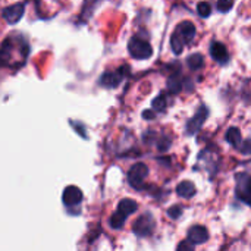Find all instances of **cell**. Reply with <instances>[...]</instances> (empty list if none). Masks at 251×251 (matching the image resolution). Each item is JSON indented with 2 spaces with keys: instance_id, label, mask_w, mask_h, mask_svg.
<instances>
[{
  "instance_id": "cell-1",
  "label": "cell",
  "mask_w": 251,
  "mask_h": 251,
  "mask_svg": "<svg viewBox=\"0 0 251 251\" xmlns=\"http://www.w3.org/2000/svg\"><path fill=\"white\" fill-rule=\"evenodd\" d=\"M196 37V26L190 21H182L176 25L172 37H171V47L175 54H181L185 44H190Z\"/></svg>"
},
{
  "instance_id": "cell-2",
  "label": "cell",
  "mask_w": 251,
  "mask_h": 251,
  "mask_svg": "<svg viewBox=\"0 0 251 251\" xmlns=\"http://www.w3.org/2000/svg\"><path fill=\"white\" fill-rule=\"evenodd\" d=\"M128 50L134 59H140V60H146V59L151 57V54H153V47L150 46V43L140 37H132L129 40Z\"/></svg>"
},
{
  "instance_id": "cell-3",
  "label": "cell",
  "mask_w": 251,
  "mask_h": 251,
  "mask_svg": "<svg viewBox=\"0 0 251 251\" xmlns=\"http://www.w3.org/2000/svg\"><path fill=\"white\" fill-rule=\"evenodd\" d=\"M149 175V168L147 165L138 162L135 165L131 166L129 172H128V182L132 188L135 190H143L144 187V179L147 178Z\"/></svg>"
},
{
  "instance_id": "cell-4",
  "label": "cell",
  "mask_w": 251,
  "mask_h": 251,
  "mask_svg": "<svg viewBox=\"0 0 251 251\" xmlns=\"http://www.w3.org/2000/svg\"><path fill=\"white\" fill-rule=\"evenodd\" d=\"M132 231L138 237H149V235H151L153 231H154V218L149 212L144 213V215H141L134 222Z\"/></svg>"
},
{
  "instance_id": "cell-5",
  "label": "cell",
  "mask_w": 251,
  "mask_h": 251,
  "mask_svg": "<svg viewBox=\"0 0 251 251\" xmlns=\"http://www.w3.org/2000/svg\"><path fill=\"white\" fill-rule=\"evenodd\" d=\"M237 197L251 207V176L246 174L237 175Z\"/></svg>"
},
{
  "instance_id": "cell-6",
  "label": "cell",
  "mask_w": 251,
  "mask_h": 251,
  "mask_svg": "<svg viewBox=\"0 0 251 251\" xmlns=\"http://www.w3.org/2000/svg\"><path fill=\"white\" fill-rule=\"evenodd\" d=\"M128 74V66H122L118 71H112V72H104L100 76V85L106 87V88H115L121 84V81L124 79V76Z\"/></svg>"
},
{
  "instance_id": "cell-7",
  "label": "cell",
  "mask_w": 251,
  "mask_h": 251,
  "mask_svg": "<svg viewBox=\"0 0 251 251\" xmlns=\"http://www.w3.org/2000/svg\"><path fill=\"white\" fill-rule=\"evenodd\" d=\"M207 116H209V109H207L206 106H201V107L196 112V115L188 121V124H187V134H188V135L197 134V132L200 131V128L203 126V124L206 122Z\"/></svg>"
},
{
  "instance_id": "cell-8",
  "label": "cell",
  "mask_w": 251,
  "mask_h": 251,
  "mask_svg": "<svg viewBox=\"0 0 251 251\" xmlns=\"http://www.w3.org/2000/svg\"><path fill=\"white\" fill-rule=\"evenodd\" d=\"M24 10H25V3H22V1L21 3L10 4V6H7V7L3 9V18L9 24H16L24 16Z\"/></svg>"
},
{
  "instance_id": "cell-9",
  "label": "cell",
  "mask_w": 251,
  "mask_h": 251,
  "mask_svg": "<svg viewBox=\"0 0 251 251\" xmlns=\"http://www.w3.org/2000/svg\"><path fill=\"white\" fill-rule=\"evenodd\" d=\"M82 197H84L82 196V191L78 187H75V185L66 187L65 191H63V196H62L63 203L66 206H78L82 201Z\"/></svg>"
},
{
  "instance_id": "cell-10",
  "label": "cell",
  "mask_w": 251,
  "mask_h": 251,
  "mask_svg": "<svg viewBox=\"0 0 251 251\" xmlns=\"http://www.w3.org/2000/svg\"><path fill=\"white\" fill-rule=\"evenodd\" d=\"M210 56L218 62V63H226L229 60V53L228 49L224 43L221 41H213L210 44Z\"/></svg>"
},
{
  "instance_id": "cell-11",
  "label": "cell",
  "mask_w": 251,
  "mask_h": 251,
  "mask_svg": "<svg viewBox=\"0 0 251 251\" xmlns=\"http://www.w3.org/2000/svg\"><path fill=\"white\" fill-rule=\"evenodd\" d=\"M188 240L191 244H203L209 240V231L204 226L196 225L188 231Z\"/></svg>"
},
{
  "instance_id": "cell-12",
  "label": "cell",
  "mask_w": 251,
  "mask_h": 251,
  "mask_svg": "<svg viewBox=\"0 0 251 251\" xmlns=\"http://www.w3.org/2000/svg\"><path fill=\"white\" fill-rule=\"evenodd\" d=\"M196 185L191 181H182L176 187V194L182 199H191L196 196Z\"/></svg>"
},
{
  "instance_id": "cell-13",
  "label": "cell",
  "mask_w": 251,
  "mask_h": 251,
  "mask_svg": "<svg viewBox=\"0 0 251 251\" xmlns=\"http://www.w3.org/2000/svg\"><path fill=\"white\" fill-rule=\"evenodd\" d=\"M137 209H138V204L134 200H131V199H122L119 201V204H118V212L122 213L125 218H128L129 215L135 213Z\"/></svg>"
},
{
  "instance_id": "cell-14",
  "label": "cell",
  "mask_w": 251,
  "mask_h": 251,
  "mask_svg": "<svg viewBox=\"0 0 251 251\" xmlns=\"http://www.w3.org/2000/svg\"><path fill=\"white\" fill-rule=\"evenodd\" d=\"M182 90V78L179 74H174L168 78V91L171 94H178Z\"/></svg>"
},
{
  "instance_id": "cell-15",
  "label": "cell",
  "mask_w": 251,
  "mask_h": 251,
  "mask_svg": "<svg viewBox=\"0 0 251 251\" xmlns=\"http://www.w3.org/2000/svg\"><path fill=\"white\" fill-rule=\"evenodd\" d=\"M225 138H226V141L232 146V147H240L241 146V143H243V140H241V131L238 129V128H235V126H232V128H229L228 131H226V135H225Z\"/></svg>"
},
{
  "instance_id": "cell-16",
  "label": "cell",
  "mask_w": 251,
  "mask_h": 251,
  "mask_svg": "<svg viewBox=\"0 0 251 251\" xmlns=\"http://www.w3.org/2000/svg\"><path fill=\"white\" fill-rule=\"evenodd\" d=\"M187 63H188L190 69H193V71H199V69H201V68H203V65H204V57H203L200 53H193L191 56H188Z\"/></svg>"
},
{
  "instance_id": "cell-17",
  "label": "cell",
  "mask_w": 251,
  "mask_h": 251,
  "mask_svg": "<svg viewBox=\"0 0 251 251\" xmlns=\"http://www.w3.org/2000/svg\"><path fill=\"white\" fill-rule=\"evenodd\" d=\"M125 221H126V218H125L122 213H119V212L116 210V212L110 216V219H109V225H110L113 229H119V228H122V226H124Z\"/></svg>"
},
{
  "instance_id": "cell-18",
  "label": "cell",
  "mask_w": 251,
  "mask_h": 251,
  "mask_svg": "<svg viewBox=\"0 0 251 251\" xmlns=\"http://www.w3.org/2000/svg\"><path fill=\"white\" fill-rule=\"evenodd\" d=\"M151 109L156 110V112H165L166 110V97H165V94H160L153 100Z\"/></svg>"
},
{
  "instance_id": "cell-19",
  "label": "cell",
  "mask_w": 251,
  "mask_h": 251,
  "mask_svg": "<svg viewBox=\"0 0 251 251\" xmlns=\"http://www.w3.org/2000/svg\"><path fill=\"white\" fill-rule=\"evenodd\" d=\"M197 13H199L201 18H207V16L212 13V7H210V4H209V3H206V1L199 3V4H197Z\"/></svg>"
},
{
  "instance_id": "cell-20",
  "label": "cell",
  "mask_w": 251,
  "mask_h": 251,
  "mask_svg": "<svg viewBox=\"0 0 251 251\" xmlns=\"http://www.w3.org/2000/svg\"><path fill=\"white\" fill-rule=\"evenodd\" d=\"M168 215H169V218H172V219H178V218L182 215V207H181V206H172V207H169Z\"/></svg>"
},
{
  "instance_id": "cell-21",
  "label": "cell",
  "mask_w": 251,
  "mask_h": 251,
  "mask_svg": "<svg viewBox=\"0 0 251 251\" xmlns=\"http://www.w3.org/2000/svg\"><path fill=\"white\" fill-rule=\"evenodd\" d=\"M232 6H234L232 1H224V0H219L218 4H216L219 12H228L229 9H232Z\"/></svg>"
},
{
  "instance_id": "cell-22",
  "label": "cell",
  "mask_w": 251,
  "mask_h": 251,
  "mask_svg": "<svg viewBox=\"0 0 251 251\" xmlns=\"http://www.w3.org/2000/svg\"><path fill=\"white\" fill-rule=\"evenodd\" d=\"M238 150L243 153V154H251V140H246L241 143V146L238 147Z\"/></svg>"
},
{
  "instance_id": "cell-23",
  "label": "cell",
  "mask_w": 251,
  "mask_h": 251,
  "mask_svg": "<svg viewBox=\"0 0 251 251\" xmlns=\"http://www.w3.org/2000/svg\"><path fill=\"white\" fill-rule=\"evenodd\" d=\"M176 251H194V247H193V244L187 240V241H181V243H179Z\"/></svg>"
},
{
  "instance_id": "cell-24",
  "label": "cell",
  "mask_w": 251,
  "mask_h": 251,
  "mask_svg": "<svg viewBox=\"0 0 251 251\" xmlns=\"http://www.w3.org/2000/svg\"><path fill=\"white\" fill-rule=\"evenodd\" d=\"M71 125L76 128V131L79 132V135H82L84 138H87V134H85V131H84V126H81V125H78L76 122H71Z\"/></svg>"
},
{
  "instance_id": "cell-25",
  "label": "cell",
  "mask_w": 251,
  "mask_h": 251,
  "mask_svg": "<svg viewBox=\"0 0 251 251\" xmlns=\"http://www.w3.org/2000/svg\"><path fill=\"white\" fill-rule=\"evenodd\" d=\"M143 116H144L146 119H154V113H151L150 110H144V112H143Z\"/></svg>"
}]
</instances>
